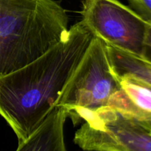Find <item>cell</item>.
<instances>
[{"label": "cell", "mask_w": 151, "mask_h": 151, "mask_svg": "<svg viewBox=\"0 0 151 151\" xmlns=\"http://www.w3.org/2000/svg\"><path fill=\"white\" fill-rule=\"evenodd\" d=\"M94 36L81 21L39 58L0 75V116L14 131L19 143L33 134L55 108Z\"/></svg>", "instance_id": "1"}, {"label": "cell", "mask_w": 151, "mask_h": 151, "mask_svg": "<svg viewBox=\"0 0 151 151\" xmlns=\"http://www.w3.org/2000/svg\"><path fill=\"white\" fill-rule=\"evenodd\" d=\"M69 16L55 0H0V75L16 71L58 43Z\"/></svg>", "instance_id": "2"}, {"label": "cell", "mask_w": 151, "mask_h": 151, "mask_svg": "<svg viewBox=\"0 0 151 151\" xmlns=\"http://www.w3.org/2000/svg\"><path fill=\"white\" fill-rule=\"evenodd\" d=\"M120 87V80L111 65L107 44L94 35L55 107L63 108L76 125L86 115L106 107Z\"/></svg>", "instance_id": "3"}, {"label": "cell", "mask_w": 151, "mask_h": 151, "mask_svg": "<svg viewBox=\"0 0 151 151\" xmlns=\"http://www.w3.org/2000/svg\"><path fill=\"white\" fill-rule=\"evenodd\" d=\"M82 21L108 46L141 57L148 22L119 0H83Z\"/></svg>", "instance_id": "4"}, {"label": "cell", "mask_w": 151, "mask_h": 151, "mask_svg": "<svg viewBox=\"0 0 151 151\" xmlns=\"http://www.w3.org/2000/svg\"><path fill=\"white\" fill-rule=\"evenodd\" d=\"M121 87L107 106L151 129V86L131 77L119 78Z\"/></svg>", "instance_id": "5"}, {"label": "cell", "mask_w": 151, "mask_h": 151, "mask_svg": "<svg viewBox=\"0 0 151 151\" xmlns=\"http://www.w3.org/2000/svg\"><path fill=\"white\" fill-rule=\"evenodd\" d=\"M66 118L64 109L55 107L33 134L19 143L16 151H67L63 132Z\"/></svg>", "instance_id": "6"}, {"label": "cell", "mask_w": 151, "mask_h": 151, "mask_svg": "<svg viewBox=\"0 0 151 151\" xmlns=\"http://www.w3.org/2000/svg\"><path fill=\"white\" fill-rule=\"evenodd\" d=\"M107 47L112 69L118 78L131 77L151 86V63L139 56Z\"/></svg>", "instance_id": "7"}, {"label": "cell", "mask_w": 151, "mask_h": 151, "mask_svg": "<svg viewBox=\"0 0 151 151\" xmlns=\"http://www.w3.org/2000/svg\"><path fill=\"white\" fill-rule=\"evenodd\" d=\"M134 11L151 23V0H128Z\"/></svg>", "instance_id": "8"}, {"label": "cell", "mask_w": 151, "mask_h": 151, "mask_svg": "<svg viewBox=\"0 0 151 151\" xmlns=\"http://www.w3.org/2000/svg\"><path fill=\"white\" fill-rule=\"evenodd\" d=\"M141 58L151 63V23L148 22L146 29L145 37L143 44V51Z\"/></svg>", "instance_id": "9"}]
</instances>
